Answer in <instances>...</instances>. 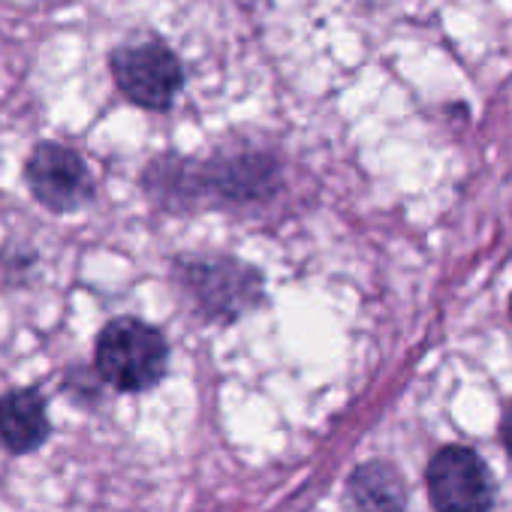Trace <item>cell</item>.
Returning <instances> with one entry per match:
<instances>
[{
  "instance_id": "cell-1",
  "label": "cell",
  "mask_w": 512,
  "mask_h": 512,
  "mask_svg": "<svg viewBox=\"0 0 512 512\" xmlns=\"http://www.w3.org/2000/svg\"><path fill=\"white\" fill-rule=\"evenodd\" d=\"M175 281L193 311L211 323H235L263 305L266 278L229 253H187L175 260Z\"/></svg>"
},
{
  "instance_id": "cell-2",
  "label": "cell",
  "mask_w": 512,
  "mask_h": 512,
  "mask_svg": "<svg viewBox=\"0 0 512 512\" xmlns=\"http://www.w3.org/2000/svg\"><path fill=\"white\" fill-rule=\"evenodd\" d=\"M97 374L118 392H148L169 368V344L160 329L139 317H118L103 326L94 347Z\"/></svg>"
},
{
  "instance_id": "cell-3",
  "label": "cell",
  "mask_w": 512,
  "mask_h": 512,
  "mask_svg": "<svg viewBox=\"0 0 512 512\" xmlns=\"http://www.w3.org/2000/svg\"><path fill=\"white\" fill-rule=\"evenodd\" d=\"M109 70L118 91L151 112H166L184 88L178 55L160 40H133L109 55Z\"/></svg>"
},
{
  "instance_id": "cell-4",
  "label": "cell",
  "mask_w": 512,
  "mask_h": 512,
  "mask_svg": "<svg viewBox=\"0 0 512 512\" xmlns=\"http://www.w3.org/2000/svg\"><path fill=\"white\" fill-rule=\"evenodd\" d=\"M428 497L437 512H491L494 479L470 446H443L428 461Z\"/></svg>"
},
{
  "instance_id": "cell-5",
  "label": "cell",
  "mask_w": 512,
  "mask_h": 512,
  "mask_svg": "<svg viewBox=\"0 0 512 512\" xmlns=\"http://www.w3.org/2000/svg\"><path fill=\"white\" fill-rule=\"evenodd\" d=\"M25 181L34 199L55 214L82 208L94 193L88 163L79 151L61 142H40L31 151L25 163Z\"/></svg>"
},
{
  "instance_id": "cell-6",
  "label": "cell",
  "mask_w": 512,
  "mask_h": 512,
  "mask_svg": "<svg viewBox=\"0 0 512 512\" xmlns=\"http://www.w3.org/2000/svg\"><path fill=\"white\" fill-rule=\"evenodd\" d=\"M199 181L205 202H250L266 199L281 184V166L269 151L241 148L232 154H214L199 163Z\"/></svg>"
},
{
  "instance_id": "cell-7",
  "label": "cell",
  "mask_w": 512,
  "mask_h": 512,
  "mask_svg": "<svg viewBox=\"0 0 512 512\" xmlns=\"http://www.w3.org/2000/svg\"><path fill=\"white\" fill-rule=\"evenodd\" d=\"M52 434L49 401L37 386L0 395V443L16 455L37 452Z\"/></svg>"
},
{
  "instance_id": "cell-8",
  "label": "cell",
  "mask_w": 512,
  "mask_h": 512,
  "mask_svg": "<svg viewBox=\"0 0 512 512\" xmlns=\"http://www.w3.org/2000/svg\"><path fill=\"white\" fill-rule=\"evenodd\" d=\"M350 503L356 512H407V491L392 464L371 461L350 476Z\"/></svg>"
},
{
  "instance_id": "cell-9",
  "label": "cell",
  "mask_w": 512,
  "mask_h": 512,
  "mask_svg": "<svg viewBox=\"0 0 512 512\" xmlns=\"http://www.w3.org/2000/svg\"><path fill=\"white\" fill-rule=\"evenodd\" d=\"M500 440H503L506 452L512 455V404L506 407V413H503V419H500Z\"/></svg>"
},
{
  "instance_id": "cell-10",
  "label": "cell",
  "mask_w": 512,
  "mask_h": 512,
  "mask_svg": "<svg viewBox=\"0 0 512 512\" xmlns=\"http://www.w3.org/2000/svg\"><path fill=\"white\" fill-rule=\"evenodd\" d=\"M509 317H512V299H509Z\"/></svg>"
}]
</instances>
